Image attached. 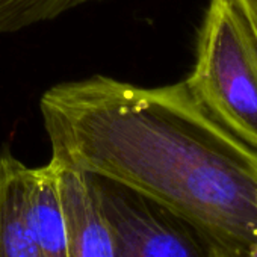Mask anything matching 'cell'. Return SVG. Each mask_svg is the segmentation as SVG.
Returning <instances> with one entry per match:
<instances>
[{"label":"cell","mask_w":257,"mask_h":257,"mask_svg":"<svg viewBox=\"0 0 257 257\" xmlns=\"http://www.w3.org/2000/svg\"><path fill=\"white\" fill-rule=\"evenodd\" d=\"M52 161L132 189L243 257L257 230V149L192 95L185 80L140 86L95 74L40 100Z\"/></svg>","instance_id":"cell-1"},{"label":"cell","mask_w":257,"mask_h":257,"mask_svg":"<svg viewBox=\"0 0 257 257\" xmlns=\"http://www.w3.org/2000/svg\"><path fill=\"white\" fill-rule=\"evenodd\" d=\"M185 83L213 118L257 149V34L239 0H209Z\"/></svg>","instance_id":"cell-2"},{"label":"cell","mask_w":257,"mask_h":257,"mask_svg":"<svg viewBox=\"0 0 257 257\" xmlns=\"http://www.w3.org/2000/svg\"><path fill=\"white\" fill-rule=\"evenodd\" d=\"M88 176L119 257H227L218 240L189 219L116 182Z\"/></svg>","instance_id":"cell-3"},{"label":"cell","mask_w":257,"mask_h":257,"mask_svg":"<svg viewBox=\"0 0 257 257\" xmlns=\"http://www.w3.org/2000/svg\"><path fill=\"white\" fill-rule=\"evenodd\" d=\"M56 167L67 227L68 257H119L113 230L89 176L58 164Z\"/></svg>","instance_id":"cell-4"},{"label":"cell","mask_w":257,"mask_h":257,"mask_svg":"<svg viewBox=\"0 0 257 257\" xmlns=\"http://www.w3.org/2000/svg\"><path fill=\"white\" fill-rule=\"evenodd\" d=\"M29 174L8 147L0 152V257H43L28 212Z\"/></svg>","instance_id":"cell-5"},{"label":"cell","mask_w":257,"mask_h":257,"mask_svg":"<svg viewBox=\"0 0 257 257\" xmlns=\"http://www.w3.org/2000/svg\"><path fill=\"white\" fill-rule=\"evenodd\" d=\"M31 227L43 257H68L67 227L55 162L31 167L28 186Z\"/></svg>","instance_id":"cell-6"},{"label":"cell","mask_w":257,"mask_h":257,"mask_svg":"<svg viewBox=\"0 0 257 257\" xmlns=\"http://www.w3.org/2000/svg\"><path fill=\"white\" fill-rule=\"evenodd\" d=\"M91 2L101 0H0V35L55 20Z\"/></svg>","instance_id":"cell-7"},{"label":"cell","mask_w":257,"mask_h":257,"mask_svg":"<svg viewBox=\"0 0 257 257\" xmlns=\"http://www.w3.org/2000/svg\"><path fill=\"white\" fill-rule=\"evenodd\" d=\"M239 2L257 34V0H239Z\"/></svg>","instance_id":"cell-8"},{"label":"cell","mask_w":257,"mask_h":257,"mask_svg":"<svg viewBox=\"0 0 257 257\" xmlns=\"http://www.w3.org/2000/svg\"><path fill=\"white\" fill-rule=\"evenodd\" d=\"M243 257H257V230H255L254 242H252V245L249 246V249L246 251V254H245Z\"/></svg>","instance_id":"cell-9"}]
</instances>
